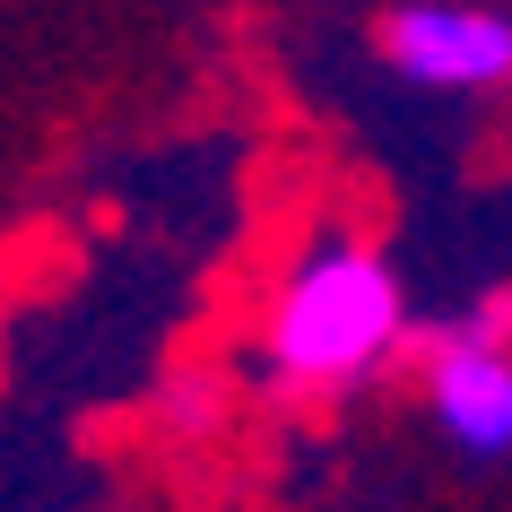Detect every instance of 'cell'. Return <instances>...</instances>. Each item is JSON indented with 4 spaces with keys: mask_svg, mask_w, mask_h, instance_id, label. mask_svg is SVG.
Here are the masks:
<instances>
[{
    "mask_svg": "<svg viewBox=\"0 0 512 512\" xmlns=\"http://www.w3.org/2000/svg\"><path fill=\"white\" fill-rule=\"evenodd\" d=\"M209 417H217V382L209 374H174L165 382V426L174 434H200Z\"/></svg>",
    "mask_w": 512,
    "mask_h": 512,
    "instance_id": "cell-4",
    "label": "cell"
},
{
    "mask_svg": "<svg viewBox=\"0 0 512 512\" xmlns=\"http://www.w3.org/2000/svg\"><path fill=\"white\" fill-rule=\"evenodd\" d=\"M382 61L434 96L512 87V18L486 0H400L382 18Z\"/></svg>",
    "mask_w": 512,
    "mask_h": 512,
    "instance_id": "cell-2",
    "label": "cell"
},
{
    "mask_svg": "<svg viewBox=\"0 0 512 512\" xmlns=\"http://www.w3.org/2000/svg\"><path fill=\"white\" fill-rule=\"evenodd\" d=\"M426 417L469 460H512V348L434 330L426 339Z\"/></svg>",
    "mask_w": 512,
    "mask_h": 512,
    "instance_id": "cell-3",
    "label": "cell"
},
{
    "mask_svg": "<svg viewBox=\"0 0 512 512\" xmlns=\"http://www.w3.org/2000/svg\"><path fill=\"white\" fill-rule=\"evenodd\" d=\"M408 339V296L400 270L374 243L356 235H322L313 252H296V270L278 278L270 322H261V356L278 382L304 391H348L374 365H391Z\"/></svg>",
    "mask_w": 512,
    "mask_h": 512,
    "instance_id": "cell-1",
    "label": "cell"
}]
</instances>
